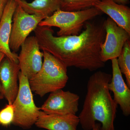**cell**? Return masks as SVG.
<instances>
[{"mask_svg":"<svg viewBox=\"0 0 130 130\" xmlns=\"http://www.w3.org/2000/svg\"><path fill=\"white\" fill-rule=\"evenodd\" d=\"M84 30L76 36H55L51 27L38 26L34 30L40 50L58 59L67 67L94 71L104 67L101 46L105 41V21L87 22Z\"/></svg>","mask_w":130,"mask_h":130,"instance_id":"obj_1","label":"cell"},{"mask_svg":"<svg viewBox=\"0 0 130 130\" xmlns=\"http://www.w3.org/2000/svg\"><path fill=\"white\" fill-rule=\"evenodd\" d=\"M111 78V74L102 71L90 77L83 109L78 116L84 130H92L96 121L100 123L99 130H115L118 105L108 88Z\"/></svg>","mask_w":130,"mask_h":130,"instance_id":"obj_2","label":"cell"},{"mask_svg":"<svg viewBox=\"0 0 130 130\" xmlns=\"http://www.w3.org/2000/svg\"><path fill=\"white\" fill-rule=\"evenodd\" d=\"M43 53L44 60L41 68L29 80L32 91L41 97L63 89L69 79L67 67L48 52Z\"/></svg>","mask_w":130,"mask_h":130,"instance_id":"obj_3","label":"cell"},{"mask_svg":"<svg viewBox=\"0 0 130 130\" xmlns=\"http://www.w3.org/2000/svg\"><path fill=\"white\" fill-rule=\"evenodd\" d=\"M102 13L94 7L77 11L59 9L42 20L38 26L58 27L59 29L57 32L58 36H76L81 33L86 22Z\"/></svg>","mask_w":130,"mask_h":130,"instance_id":"obj_4","label":"cell"},{"mask_svg":"<svg viewBox=\"0 0 130 130\" xmlns=\"http://www.w3.org/2000/svg\"><path fill=\"white\" fill-rule=\"evenodd\" d=\"M19 89L12 105L14 118L13 124L24 129L30 128L37 121L41 108L35 105L29 79L21 72L19 74Z\"/></svg>","mask_w":130,"mask_h":130,"instance_id":"obj_5","label":"cell"},{"mask_svg":"<svg viewBox=\"0 0 130 130\" xmlns=\"http://www.w3.org/2000/svg\"><path fill=\"white\" fill-rule=\"evenodd\" d=\"M45 18L36 14H30L18 5L12 18L9 47L16 53L32 31Z\"/></svg>","mask_w":130,"mask_h":130,"instance_id":"obj_6","label":"cell"},{"mask_svg":"<svg viewBox=\"0 0 130 130\" xmlns=\"http://www.w3.org/2000/svg\"><path fill=\"white\" fill-rule=\"evenodd\" d=\"M105 26L106 37L101 46V56L105 63L118 57L126 42L129 40L130 34L109 17L105 21Z\"/></svg>","mask_w":130,"mask_h":130,"instance_id":"obj_7","label":"cell"},{"mask_svg":"<svg viewBox=\"0 0 130 130\" xmlns=\"http://www.w3.org/2000/svg\"><path fill=\"white\" fill-rule=\"evenodd\" d=\"M18 56L21 72L30 79L41 70L42 66L43 52L35 36L28 37L21 46Z\"/></svg>","mask_w":130,"mask_h":130,"instance_id":"obj_8","label":"cell"},{"mask_svg":"<svg viewBox=\"0 0 130 130\" xmlns=\"http://www.w3.org/2000/svg\"><path fill=\"white\" fill-rule=\"evenodd\" d=\"M79 96L69 91L62 89L50 93L41 109L49 114L74 115L78 111Z\"/></svg>","mask_w":130,"mask_h":130,"instance_id":"obj_9","label":"cell"},{"mask_svg":"<svg viewBox=\"0 0 130 130\" xmlns=\"http://www.w3.org/2000/svg\"><path fill=\"white\" fill-rule=\"evenodd\" d=\"M20 68L16 63L5 56L0 63V83L4 98L8 104H12L19 89L18 84Z\"/></svg>","mask_w":130,"mask_h":130,"instance_id":"obj_10","label":"cell"},{"mask_svg":"<svg viewBox=\"0 0 130 130\" xmlns=\"http://www.w3.org/2000/svg\"><path fill=\"white\" fill-rule=\"evenodd\" d=\"M112 74L108 85L110 91L113 94V100L120 107L122 113L126 117L130 115V89L123 78L117 59L111 60Z\"/></svg>","mask_w":130,"mask_h":130,"instance_id":"obj_11","label":"cell"},{"mask_svg":"<svg viewBox=\"0 0 130 130\" xmlns=\"http://www.w3.org/2000/svg\"><path fill=\"white\" fill-rule=\"evenodd\" d=\"M18 4L14 0H8L0 21V52L11 60L19 63L18 55L9 47L12 18Z\"/></svg>","mask_w":130,"mask_h":130,"instance_id":"obj_12","label":"cell"},{"mask_svg":"<svg viewBox=\"0 0 130 130\" xmlns=\"http://www.w3.org/2000/svg\"><path fill=\"white\" fill-rule=\"evenodd\" d=\"M79 124V118L76 115L49 114L41 111L35 124L48 130H77Z\"/></svg>","mask_w":130,"mask_h":130,"instance_id":"obj_13","label":"cell"},{"mask_svg":"<svg viewBox=\"0 0 130 130\" xmlns=\"http://www.w3.org/2000/svg\"><path fill=\"white\" fill-rule=\"evenodd\" d=\"M93 7L108 15L119 26L130 34L129 7L117 4L112 0H101L95 3Z\"/></svg>","mask_w":130,"mask_h":130,"instance_id":"obj_14","label":"cell"},{"mask_svg":"<svg viewBox=\"0 0 130 130\" xmlns=\"http://www.w3.org/2000/svg\"><path fill=\"white\" fill-rule=\"evenodd\" d=\"M14 1L29 14L40 15L45 18L61 9L63 2V0H34L30 3L25 0Z\"/></svg>","mask_w":130,"mask_h":130,"instance_id":"obj_15","label":"cell"},{"mask_svg":"<svg viewBox=\"0 0 130 130\" xmlns=\"http://www.w3.org/2000/svg\"><path fill=\"white\" fill-rule=\"evenodd\" d=\"M117 62L120 70L124 75L126 82L130 88V42L128 40L126 42L122 51L117 58Z\"/></svg>","mask_w":130,"mask_h":130,"instance_id":"obj_16","label":"cell"},{"mask_svg":"<svg viewBox=\"0 0 130 130\" xmlns=\"http://www.w3.org/2000/svg\"><path fill=\"white\" fill-rule=\"evenodd\" d=\"M101 0H63L61 10L66 11H77L93 7Z\"/></svg>","mask_w":130,"mask_h":130,"instance_id":"obj_17","label":"cell"},{"mask_svg":"<svg viewBox=\"0 0 130 130\" xmlns=\"http://www.w3.org/2000/svg\"><path fill=\"white\" fill-rule=\"evenodd\" d=\"M14 111L12 104H8L0 111V125L7 127L13 123Z\"/></svg>","mask_w":130,"mask_h":130,"instance_id":"obj_18","label":"cell"},{"mask_svg":"<svg viewBox=\"0 0 130 130\" xmlns=\"http://www.w3.org/2000/svg\"><path fill=\"white\" fill-rule=\"evenodd\" d=\"M8 0H0V21L2 17L3 11Z\"/></svg>","mask_w":130,"mask_h":130,"instance_id":"obj_19","label":"cell"},{"mask_svg":"<svg viewBox=\"0 0 130 130\" xmlns=\"http://www.w3.org/2000/svg\"><path fill=\"white\" fill-rule=\"evenodd\" d=\"M5 57V55L1 52H0V63L2 61L3 59V58ZM4 98V95H3V92L2 87L0 83V100L3 99Z\"/></svg>","mask_w":130,"mask_h":130,"instance_id":"obj_20","label":"cell"},{"mask_svg":"<svg viewBox=\"0 0 130 130\" xmlns=\"http://www.w3.org/2000/svg\"><path fill=\"white\" fill-rule=\"evenodd\" d=\"M114 2L119 5H126L129 3V0H112Z\"/></svg>","mask_w":130,"mask_h":130,"instance_id":"obj_21","label":"cell"},{"mask_svg":"<svg viewBox=\"0 0 130 130\" xmlns=\"http://www.w3.org/2000/svg\"><path fill=\"white\" fill-rule=\"evenodd\" d=\"M101 126V124L98 123H96L95 125L93 126L92 130H99Z\"/></svg>","mask_w":130,"mask_h":130,"instance_id":"obj_22","label":"cell"}]
</instances>
